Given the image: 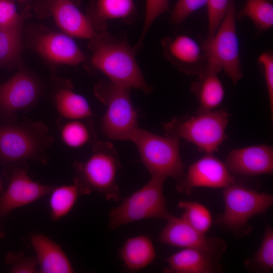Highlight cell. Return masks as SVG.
<instances>
[{
  "instance_id": "cell-1",
  "label": "cell",
  "mask_w": 273,
  "mask_h": 273,
  "mask_svg": "<svg viewBox=\"0 0 273 273\" xmlns=\"http://www.w3.org/2000/svg\"><path fill=\"white\" fill-rule=\"evenodd\" d=\"M91 64L109 80L130 88L150 94L153 87L146 81L135 59L136 53L127 39H117L106 30L90 39Z\"/></svg>"
},
{
  "instance_id": "cell-2",
  "label": "cell",
  "mask_w": 273,
  "mask_h": 273,
  "mask_svg": "<svg viewBox=\"0 0 273 273\" xmlns=\"http://www.w3.org/2000/svg\"><path fill=\"white\" fill-rule=\"evenodd\" d=\"M93 145L87 160L74 162L73 183L80 195L96 192L108 201H119L121 194L116 179L121 164L118 153L109 142L97 140Z\"/></svg>"
},
{
  "instance_id": "cell-3",
  "label": "cell",
  "mask_w": 273,
  "mask_h": 273,
  "mask_svg": "<svg viewBox=\"0 0 273 273\" xmlns=\"http://www.w3.org/2000/svg\"><path fill=\"white\" fill-rule=\"evenodd\" d=\"M55 141L45 123L24 117L21 121L0 123V159L4 164L30 160L44 165Z\"/></svg>"
},
{
  "instance_id": "cell-4",
  "label": "cell",
  "mask_w": 273,
  "mask_h": 273,
  "mask_svg": "<svg viewBox=\"0 0 273 273\" xmlns=\"http://www.w3.org/2000/svg\"><path fill=\"white\" fill-rule=\"evenodd\" d=\"M224 209L215 224L238 238L250 234V219L265 213L272 206L273 195L256 191L236 183L222 189Z\"/></svg>"
},
{
  "instance_id": "cell-5",
  "label": "cell",
  "mask_w": 273,
  "mask_h": 273,
  "mask_svg": "<svg viewBox=\"0 0 273 273\" xmlns=\"http://www.w3.org/2000/svg\"><path fill=\"white\" fill-rule=\"evenodd\" d=\"M230 114L225 109L173 117L163 124L165 135L183 139L206 154H213L227 139Z\"/></svg>"
},
{
  "instance_id": "cell-6",
  "label": "cell",
  "mask_w": 273,
  "mask_h": 273,
  "mask_svg": "<svg viewBox=\"0 0 273 273\" xmlns=\"http://www.w3.org/2000/svg\"><path fill=\"white\" fill-rule=\"evenodd\" d=\"M130 89L109 79L100 81L95 87V96L106 106L100 129L109 139L130 141L134 131L139 127Z\"/></svg>"
},
{
  "instance_id": "cell-7",
  "label": "cell",
  "mask_w": 273,
  "mask_h": 273,
  "mask_svg": "<svg viewBox=\"0 0 273 273\" xmlns=\"http://www.w3.org/2000/svg\"><path fill=\"white\" fill-rule=\"evenodd\" d=\"M130 141L137 147L141 159L151 176L171 177L176 182L184 177L179 139L160 136L139 127Z\"/></svg>"
},
{
  "instance_id": "cell-8",
  "label": "cell",
  "mask_w": 273,
  "mask_h": 273,
  "mask_svg": "<svg viewBox=\"0 0 273 273\" xmlns=\"http://www.w3.org/2000/svg\"><path fill=\"white\" fill-rule=\"evenodd\" d=\"M166 178L151 176L143 187L124 199L109 215V231L130 222L149 218L167 220L171 215L163 194Z\"/></svg>"
},
{
  "instance_id": "cell-9",
  "label": "cell",
  "mask_w": 273,
  "mask_h": 273,
  "mask_svg": "<svg viewBox=\"0 0 273 273\" xmlns=\"http://www.w3.org/2000/svg\"><path fill=\"white\" fill-rule=\"evenodd\" d=\"M234 1H230L213 36L203 44L208 58L217 63L235 85L242 78L243 72L240 60Z\"/></svg>"
},
{
  "instance_id": "cell-10",
  "label": "cell",
  "mask_w": 273,
  "mask_h": 273,
  "mask_svg": "<svg viewBox=\"0 0 273 273\" xmlns=\"http://www.w3.org/2000/svg\"><path fill=\"white\" fill-rule=\"evenodd\" d=\"M40 85L30 74L20 71L0 84L1 123L16 122L17 113L30 110L39 100Z\"/></svg>"
},
{
  "instance_id": "cell-11",
  "label": "cell",
  "mask_w": 273,
  "mask_h": 273,
  "mask_svg": "<svg viewBox=\"0 0 273 273\" xmlns=\"http://www.w3.org/2000/svg\"><path fill=\"white\" fill-rule=\"evenodd\" d=\"M159 233L157 240L172 247L194 249L203 251L219 261L226 249L223 240L216 237H207L192 226L181 215L171 214Z\"/></svg>"
},
{
  "instance_id": "cell-12",
  "label": "cell",
  "mask_w": 273,
  "mask_h": 273,
  "mask_svg": "<svg viewBox=\"0 0 273 273\" xmlns=\"http://www.w3.org/2000/svg\"><path fill=\"white\" fill-rule=\"evenodd\" d=\"M8 172L9 183L0 195V217L49 195L54 186L33 180L28 175L25 161L12 163Z\"/></svg>"
},
{
  "instance_id": "cell-13",
  "label": "cell",
  "mask_w": 273,
  "mask_h": 273,
  "mask_svg": "<svg viewBox=\"0 0 273 273\" xmlns=\"http://www.w3.org/2000/svg\"><path fill=\"white\" fill-rule=\"evenodd\" d=\"M236 182L224 162L213 154H206L189 167L184 177L176 182V189L190 195L197 188L223 189Z\"/></svg>"
},
{
  "instance_id": "cell-14",
  "label": "cell",
  "mask_w": 273,
  "mask_h": 273,
  "mask_svg": "<svg viewBox=\"0 0 273 273\" xmlns=\"http://www.w3.org/2000/svg\"><path fill=\"white\" fill-rule=\"evenodd\" d=\"M161 45L165 57L180 72L198 75L205 68L208 57L203 43L186 35L167 36Z\"/></svg>"
},
{
  "instance_id": "cell-15",
  "label": "cell",
  "mask_w": 273,
  "mask_h": 273,
  "mask_svg": "<svg viewBox=\"0 0 273 273\" xmlns=\"http://www.w3.org/2000/svg\"><path fill=\"white\" fill-rule=\"evenodd\" d=\"M234 176H251L273 173V147L261 144L231 150L224 162Z\"/></svg>"
},
{
  "instance_id": "cell-16",
  "label": "cell",
  "mask_w": 273,
  "mask_h": 273,
  "mask_svg": "<svg viewBox=\"0 0 273 273\" xmlns=\"http://www.w3.org/2000/svg\"><path fill=\"white\" fill-rule=\"evenodd\" d=\"M36 46L44 57L56 63L77 65L86 59L71 36L65 33L43 34L37 39Z\"/></svg>"
},
{
  "instance_id": "cell-17",
  "label": "cell",
  "mask_w": 273,
  "mask_h": 273,
  "mask_svg": "<svg viewBox=\"0 0 273 273\" xmlns=\"http://www.w3.org/2000/svg\"><path fill=\"white\" fill-rule=\"evenodd\" d=\"M221 70L219 65L208 58L204 70L198 75L199 79L191 85V91L196 97L198 108L196 113L214 110L222 103L224 89L218 74Z\"/></svg>"
},
{
  "instance_id": "cell-18",
  "label": "cell",
  "mask_w": 273,
  "mask_h": 273,
  "mask_svg": "<svg viewBox=\"0 0 273 273\" xmlns=\"http://www.w3.org/2000/svg\"><path fill=\"white\" fill-rule=\"evenodd\" d=\"M51 12L58 27L71 37L90 39L97 33L88 16L71 0H53Z\"/></svg>"
},
{
  "instance_id": "cell-19",
  "label": "cell",
  "mask_w": 273,
  "mask_h": 273,
  "mask_svg": "<svg viewBox=\"0 0 273 273\" xmlns=\"http://www.w3.org/2000/svg\"><path fill=\"white\" fill-rule=\"evenodd\" d=\"M30 242L40 273H72L74 270L61 247L47 236L35 233Z\"/></svg>"
},
{
  "instance_id": "cell-20",
  "label": "cell",
  "mask_w": 273,
  "mask_h": 273,
  "mask_svg": "<svg viewBox=\"0 0 273 273\" xmlns=\"http://www.w3.org/2000/svg\"><path fill=\"white\" fill-rule=\"evenodd\" d=\"M165 273H218L222 271L219 261L199 250L184 248L166 259Z\"/></svg>"
},
{
  "instance_id": "cell-21",
  "label": "cell",
  "mask_w": 273,
  "mask_h": 273,
  "mask_svg": "<svg viewBox=\"0 0 273 273\" xmlns=\"http://www.w3.org/2000/svg\"><path fill=\"white\" fill-rule=\"evenodd\" d=\"M88 16L97 32L106 30L107 22L121 19L125 23H132L136 16L133 0H97Z\"/></svg>"
},
{
  "instance_id": "cell-22",
  "label": "cell",
  "mask_w": 273,
  "mask_h": 273,
  "mask_svg": "<svg viewBox=\"0 0 273 273\" xmlns=\"http://www.w3.org/2000/svg\"><path fill=\"white\" fill-rule=\"evenodd\" d=\"M119 253L125 267L131 271L144 268L156 257L154 246L150 238L146 235L128 238Z\"/></svg>"
},
{
  "instance_id": "cell-23",
  "label": "cell",
  "mask_w": 273,
  "mask_h": 273,
  "mask_svg": "<svg viewBox=\"0 0 273 273\" xmlns=\"http://www.w3.org/2000/svg\"><path fill=\"white\" fill-rule=\"evenodd\" d=\"M53 99L57 112L63 119H81L94 115L87 100L73 91L71 86L57 89Z\"/></svg>"
},
{
  "instance_id": "cell-24",
  "label": "cell",
  "mask_w": 273,
  "mask_h": 273,
  "mask_svg": "<svg viewBox=\"0 0 273 273\" xmlns=\"http://www.w3.org/2000/svg\"><path fill=\"white\" fill-rule=\"evenodd\" d=\"M59 122L61 139L71 148H79L97 141V134L92 117L66 119Z\"/></svg>"
},
{
  "instance_id": "cell-25",
  "label": "cell",
  "mask_w": 273,
  "mask_h": 273,
  "mask_svg": "<svg viewBox=\"0 0 273 273\" xmlns=\"http://www.w3.org/2000/svg\"><path fill=\"white\" fill-rule=\"evenodd\" d=\"M49 207L51 218L58 221L73 209L80 195L75 184L53 187L49 194Z\"/></svg>"
},
{
  "instance_id": "cell-26",
  "label": "cell",
  "mask_w": 273,
  "mask_h": 273,
  "mask_svg": "<svg viewBox=\"0 0 273 273\" xmlns=\"http://www.w3.org/2000/svg\"><path fill=\"white\" fill-rule=\"evenodd\" d=\"M244 263L251 272L268 273L273 270V229L267 222L260 247Z\"/></svg>"
},
{
  "instance_id": "cell-27",
  "label": "cell",
  "mask_w": 273,
  "mask_h": 273,
  "mask_svg": "<svg viewBox=\"0 0 273 273\" xmlns=\"http://www.w3.org/2000/svg\"><path fill=\"white\" fill-rule=\"evenodd\" d=\"M248 17L257 30L263 32L273 26V5L271 0H247L243 8L236 13V18Z\"/></svg>"
},
{
  "instance_id": "cell-28",
  "label": "cell",
  "mask_w": 273,
  "mask_h": 273,
  "mask_svg": "<svg viewBox=\"0 0 273 273\" xmlns=\"http://www.w3.org/2000/svg\"><path fill=\"white\" fill-rule=\"evenodd\" d=\"M177 206L184 211L182 216L184 218L199 232L206 234L211 228L213 223L211 213L203 204L195 201L181 200Z\"/></svg>"
},
{
  "instance_id": "cell-29",
  "label": "cell",
  "mask_w": 273,
  "mask_h": 273,
  "mask_svg": "<svg viewBox=\"0 0 273 273\" xmlns=\"http://www.w3.org/2000/svg\"><path fill=\"white\" fill-rule=\"evenodd\" d=\"M170 10L169 0H146L144 24L141 37L133 48L137 53L143 47L146 33L154 21Z\"/></svg>"
},
{
  "instance_id": "cell-30",
  "label": "cell",
  "mask_w": 273,
  "mask_h": 273,
  "mask_svg": "<svg viewBox=\"0 0 273 273\" xmlns=\"http://www.w3.org/2000/svg\"><path fill=\"white\" fill-rule=\"evenodd\" d=\"M20 28L0 29V62L9 61L17 55L20 47Z\"/></svg>"
},
{
  "instance_id": "cell-31",
  "label": "cell",
  "mask_w": 273,
  "mask_h": 273,
  "mask_svg": "<svg viewBox=\"0 0 273 273\" xmlns=\"http://www.w3.org/2000/svg\"><path fill=\"white\" fill-rule=\"evenodd\" d=\"M6 263L10 266L11 273H35L38 263L34 257H27L23 251L11 252L5 257Z\"/></svg>"
},
{
  "instance_id": "cell-32",
  "label": "cell",
  "mask_w": 273,
  "mask_h": 273,
  "mask_svg": "<svg viewBox=\"0 0 273 273\" xmlns=\"http://www.w3.org/2000/svg\"><path fill=\"white\" fill-rule=\"evenodd\" d=\"M231 0H208V34L204 42H207L215 33Z\"/></svg>"
},
{
  "instance_id": "cell-33",
  "label": "cell",
  "mask_w": 273,
  "mask_h": 273,
  "mask_svg": "<svg viewBox=\"0 0 273 273\" xmlns=\"http://www.w3.org/2000/svg\"><path fill=\"white\" fill-rule=\"evenodd\" d=\"M208 0H178L171 12L170 20L181 24L193 13L207 5Z\"/></svg>"
},
{
  "instance_id": "cell-34",
  "label": "cell",
  "mask_w": 273,
  "mask_h": 273,
  "mask_svg": "<svg viewBox=\"0 0 273 273\" xmlns=\"http://www.w3.org/2000/svg\"><path fill=\"white\" fill-rule=\"evenodd\" d=\"M23 18L18 14L12 0H0V29H11L21 26Z\"/></svg>"
},
{
  "instance_id": "cell-35",
  "label": "cell",
  "mask_w": 273,
  "mask_h": 273,
  "mask_svg": "<svg viewBox=\"0 0 273 273\" xmlns=\"http://www.w3.org/2000/svg\"><path fill=\"white\" fill-rule=\"evenodd\" d=\"M262 67L266 85L271 118L273 117V54L271 51L264 52L258 59Z\"/></svg>"
},
{
  "instance_id": "cell-36",
  "label": "cell",
  "mask_w": 273,
  "mask_h": 273,
  "mask_svg": "<svg viewBox=\"0 0 273 273\" xmlns=\"http://www.w3.org/2000/svg\"><path fill=\"white\" fill-rule=\"evenodd\" d=\"M3 190V181H2L1 177L0 176V195L2 193Z\"/></svg>"
},
{
  "instance_id": "cell-37",
  "label": "cell",
  "mask_w": 273,
  "mask_h": 273,
  "mask_svg": "<svg viewBox=\"0 0 273 273\" xmlns=\"http://www.w3.org/2000/svg\"><path fill=\"white\" fill-rule=\"evenodd\" d=\"M17 1L20 3H26V2L28 1V0H17Z\"/></svg>"
},
{
  "instance_id": "cell-38",
  "label": "cell",
  "mask_w": 273,
  "mask_h": 273,
  "mask_svg": "<svg viewBox=\"0 0 273 273\" xmlns=\"http://www.w3.org/2000/svg\"><path fill=\"white\" fill-rule=\"evenodd\" d=\"M3 235V234L1 232H0V239L2 238Z\"/></svg>"
}]
</instances>
